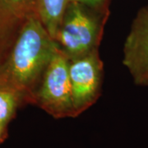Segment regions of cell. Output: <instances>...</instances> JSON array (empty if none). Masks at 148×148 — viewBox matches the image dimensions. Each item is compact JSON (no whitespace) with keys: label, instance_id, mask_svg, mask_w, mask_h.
<instances>
[{"label":"cell","instance_id":"6da1fadb","mask_svg":"<svg viewBox=\"0 0 148 148\" xmlns=\"http://www.w3.org/2000/svg\"><path fill=\"white\" fill-rule=\"evenodd\" d=\"M57 49V43L37 12L29 15L23 21L8 58L0 68V87L22 94L35 90Z\"/></svg>","mask_w":148,"mask_h":148},{"label":"cell","instance_id":"7a4b0ae2","mask_svg":"<svg viewBox=\"0 0 148 148\" xmlns=\"http://www.w3.org/2000/svg\"><path fill=\"white\" fill-rule=\"evenodd\" d=\"M107 16L70 1L54 40L59 49L70 60L98 49Z\"/></svg>","mask_w":148,"mask_h":148},{"label":"cell","instance_id":"3957f363","mask_svg":"<svg viewBox=\"0 0 148 148\" xmlns=\"http://www.w3.org/2000/svg\"><path fill=\"white\" fill-rule=\"evenodd\" d=\"M69 61L58 47L32 94V101L56 119L74 117Z\"/></svg>","mask_w":148,"mask_h":148},{"label":"cell","instance_id":"277c9868","mask_svg":"<svg viewBox=\"0 0 148 148\" xmlns=\"http://www.w3.org/2000/svg\"><path fill=\"white\" fill-rule=\"evenodd\" d=\"M74 117L79 115L98 99L103 78V63L98 49L69 61Z\"/></svg>","mask_w":148,"mask_h":148},{"label":"cell","instance_id":"5b68a950","mask_svg":"<svg viewBox=\"0 0 148 148\" xmlns=\"http://www.w3.org/2000/svg\"><path fill=\"white\" fill-rule=\"evenodd\" d=\"M123 63L138 86H148V6L138 11L123 45Z\"/></svg>","mask_w":148,"mask_h":148},{"label":"cell","instance_id":"8992f818","mask_svg":"<svg viewBox=\"0 0 148 148\" xmlns=\"http://www.w3.org/2000/svg\"><path fill=\"white\" fill-rule=\"evenodd\" d=\"M71 0H37L36 12L50 36L55 40L58 27Z\"/></svg>","mask_w":148,"mask_h":148},{"label":"cell","instance_id":"52a82bcc","mask_svg":"<svg viewBox=\"0 0 148 148\" xmlns=\"http://www.w3.org/2000/svg\"><path fill=\"white\" fill-rule=\"evenodd\" d=\"M37 0H0V15L4 21H24L36 12Z\"/></svg>","mask_w":148,"mask_h":148},{"label":"cell","instance_id":"ba28073f","mask_svg":"<svg viewBox=\"0 0 148 148\" xmlns=\"http://www.w3.org/2000/svg\"><path fill=\"white\" fill-rule=\"evenodd\" d=\"M22 93L17 90L0 87V123L7 127L13 118Z\"/></svg>","mask_w":148,"mask_h":148},{"label":"cell","instance_id":"9c48e42d","mask_svg":"<svg viewBox=\"0 0 148 148\" xmlns=\"http://www.w3.org/2000/svg\"><path fill=\"white\" fill-rule=\"evenodd\" d=\"M79 3L90 9L99 12L103 14H108V5L110 0H71Z\"/></svg>","mask_w":148,"mask_h":148},{"label":"cell","instance_id":"30bf717a","mask_svg":"<svg viewBox=\"0 0 148 148\" xmlns=\"http://www.w3.org/2000/svg\"><path fill=\"white\" fill-rule=\"evenodd\" d=\"M6 132V126L3 125L0 123V142L3 139L4 136H5Z\"/></svg>","mask_w":148,"mask_h":148},{"label":"cell","instance_id":"8fae6325","mask_svg":"<svg viewBox=\"0 0 148 148\" xmlns=\"http://www.w3.org/2000/svg\"><path fill=\"white\" fill-rule=\"evenodd\" d=\"M3 22V18H2V16L0 15V27H1V25H2V23Z\"/></svg>","mask_w":148,"mask_h":148}]
</instances>
